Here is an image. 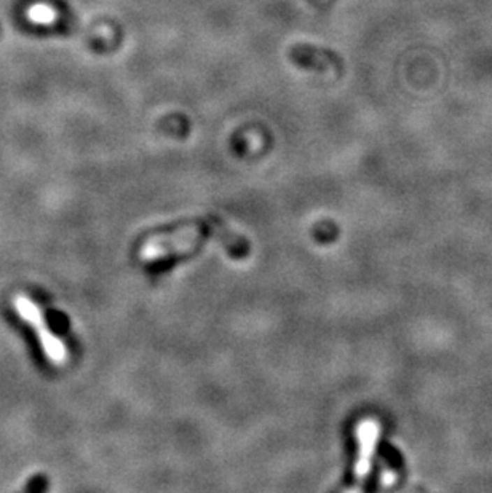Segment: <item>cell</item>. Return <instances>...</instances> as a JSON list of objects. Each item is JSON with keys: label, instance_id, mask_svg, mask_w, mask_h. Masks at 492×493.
Returning a JSON list of instances; mask_svg holds the SVG:
<instances>
[{"label": "cell", "instance_id": "cell-1", "mask_svg": "<svg viewBox=\"0 0 492 493\" xmlns=\"http://www.w3.org/2000/svg\"><path fill=\"white\" fill-rule=\"evenodd\" d=\"M208 240H216L226 244L231 249L242 248V242L237 235L227 230L226 227L217 222L201 223V226H189L178 228V230L165 235H157L147 240L139 249V259L145 262H152L165 257L182 254L190 249L197 248Z\"/></svg>", "mask_w": 492, "mask_h": 493}, {"label": "cell", "instance_id": "cell-2", "mask_svg": "<svg viewBox=\"0 0 492 493\" xmlns=\"http://www.w3.org/2000/svg\"><path fill=\"white\" fill-rule=\"evenodd\" d=\"M11 304H13L15 311H18V316L22 321L32 326L47 360L52 361L53 364H64L67 361L66 346L63 341H61V339L56 337L52 330H50L47 319L43 316V311L38 308L36 302L21 294L16 295Z\"/></svg>", "mask_w": 492, "mask_h": 493}, {"label": "cell", "instance_id": "cell-3", "mask_svg": "<svg viewBox=\"0 0 492 493\" xmlns=\"http://www.w3.org/2000/svg\"><path fill=\"white\" fill-rule=\"evenodd\" d=\"M379 423L376 420L368 418L358 425V458L355 464V485L352 490H361L372 468V457L376 452L379 441Z\"/></svg>", "mask_w": 492, "mask_h": 493}, {"label": "cell", "instance_id": "cell-4", "mask_svg": "<svg viewBox=\"0 0 492 493\" xmlns=\"http://www.w3.org/2000/svg\"><path fill=\"white\" fill-rule=\"evenodd\" d=\"M289 59L294 64L318 72H339L340 67H342L339 54H335L331 50L317 48L312 47V45H294L289 50Z\"/></svg>", "mask_w": 492, "mask_h": 493}]
</instances>
